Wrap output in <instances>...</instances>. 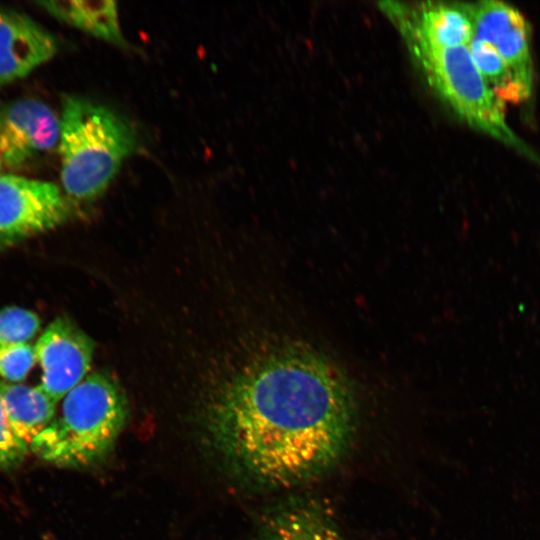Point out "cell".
I'll list each match as a JSON object with an SVG mask.
<instances>
[{
  "label": "cell",
  "instance_id": "6da1fadb",
  "mask_svg": "<svg viewBox=\"0 0 540 540\" xmlns=\"http://www.w3.org/2000/svg\"><path fill=\"white\" fill-rule=\"evenodd\" d=\"M355 425L347 379L322 355L284 347L224 382L206 411L212 444L242 476L270 487L314 479L344 455Z\"/></svg>",
  "mask_w": 540,
  "mask_h": 540
},
{
  "label": "cell",
  "instance_id": "4fadbf2b",
  "mask_svg": "<svg viewBox=\"0 0 540 540\" xmlns=\"http://www.w3.org/2000/svg\"><path fill=\"white\" fill-rule=\"evenodd\" d=\"M468 47L484 81L501 103L516 104L530 96L493 46L473 38Z\"/></svg>",
  "mask_w": 540,
  "mask_h": 540
},
{
  "label": "cell",
  "instance_id": "2e32d148",
  "mask_svg": "<svg viewBox=\"0 0 540 540\" xmlns=\"http://www.w3.org/2000/svg\"><path fill=\"white\" fill-rule=\"evenodd\" d=\"M28 448L13 432L0 398V470L10 471L19 467Z\"/></svg>",
  "mask_w": 540,
  "mask_h": 540
},
{
  "label": "cell",
  "instance_id": "7a4b0ae2",
  "mask_svg": "<svg viewBox=\"0 0 540 540\" xmlns=\"http://www.w3.org/2000/svg\"><path fill=\"white\" fill-rule=\"evenodd\" d=\"M128 413L126 396L116 380L102 371L94 372L63 398L60 415L29 448L61 467L92 466L113 450Z\"/></svg>",
  "mask_w": 540,
  "mask_h": 540
},
{
  "label": "cell",
  "instance_id": "e0dca14e",
  "mask_svg": "<svg viewBox=\"0 0 540 540\" xmlns=\"http://www.w3.org/2000/svg\"><path fill=\"white\" fill-rule=\"evenodd\" d=\"M2 164H3V161H2V159L0 157V171H1V168H2Z\"/></svg>",
  "mask_w": 540,
  "mask_h": 540
},
{
  "label": "cell",
  "instance_id": "9c48e42d",
  "mask_svg": "<svg viewBox=\"0 0 540 540\" xmlns=\"http://www.w3.org/2000/svg\"><path fill=\"white\" fill-rule=\"evenodd\" d=\"M56 51L53 35L34 19L0 5V87L26 77Z\"/></svg>",
  "mask_w": 540,
  "mask_h": 540
},
{
  "label": "cell",
  "instance_id": "7c38bea8",
  "mask_svg": "<svg viewBox=\"0 0 540 540\" xmlns=\"http://www.w3.org/2000/svg\"><path fill=\"white\" fill-rule=\"evenodd\" d=\"M53 17L97 38L125 46L114 1L38 2Z\"/></svg>",
  "mask_w": 540,
  "mask_h": 540
},
{
  "label": "cell",
  "instance_id": "8fae6325",
  "mask_svg": "<svg viewBox=\"0 0 540 540\" xmlns=\"http://www.w3.org/2000/svg\"><path fill=\"white\" fill-rule=\"evenodd\" d=\"M0 398L13 432L28 447L55 417L57 402L40 385L0 380Z\"/></svg>",
  "mask_w": 540,
  "mask_h": 540
},
{
  "label": "cell",
  "instance_id": "52a82bcc",
  "mask_svg": "<svg viewBox=\"0 0 540 540\" xmlns=\"http://www.w3.org/2000/svg\"><path fill=\"white\" fill-rule=\"evenodd\" d=\"M464 5L473 22V38L493 46L530 95L533 64L530 29L525 17L518 9L502 1L484 0Z\"/></svg>",
  "mask_w": 540,
  "mask_h": 540
},
{
  "label": "cell",
  "instance_id": "5bb4252c",
  "mask_svg": "<svg viewBox=\"0 0 540 540\" xmlns=\"http://www.w3.org/2000/svg\"><path fill=\"white\" fill-rule=\"evenodd\" d=\"M40 318L30 310L6 307L0 310V346L27 343L39 330Z\"/></svg>",
  "mask_w": 540,
  "mask_h": 540
},
{
  "label": "cell",
  "instance_id": "3957f363",
  "mask_svg": "<svg viewBox=\"0 0 540 540\" xmlns=\"http://www.w3.org/2000/svg\"><path fill=\"white\" fill-rule=\"evenodd\" d=\"M59 148L61 181L73 200L105 191L136 148L133 127L114 111L77 96L62 101Z\"/></svg>",
  "mask_w": 540,
  "mask_h": 540
},
{
  "label": "cell",
  "instance_id": "277c9868",
  "mask_svg": "<svg viewBox=\"0 0 540 540\" xmlns=\"http://www.w3.org/2000/svg\"><path fill=\"white\" fill-rule=\"evenodd\" d=\"M429 85L471 127L535 157L506 122L504 104L484 81L468 45L446 47L397 26Z\"/></svg>",
  "mask_w": 540,
  "mask_h": 540
},
{
  "label": "cell",
  "instance_id": "30bf717a",
  "mask_svg": "<svg viewBox=\"0 0 540 540\" xmlns=\"http://www.w3.org/2000/svg\"><path fill=\"white\" fill-rule=\"evenodd\" d=\"M260 540H345L332 517L318 504L299 501L271 513Z\"/></svg>",
  "mask_w": 540,
  "mask_h": 540
},
{
  "label": "cell",
  "instance_id": "9a60e30c",
  "mask_svg": "<svg viewBox=\"0 0 540 540\" xmlns=\"http://www.w3.org/2000/svg\"><path fill=\"white\" fill-rule=\"evenodd\" d=\"M36 361L35 347L28 343L0 346V376L11 383L23 381Z\"/></svg>",
  "mask_w": 540,
  "mask_h": 540
},
{
  "label": "cell",
  "instance_id": "8992f818",
  "mask_svg": "<svg viewBox=\"0 0 540 540\" xmlns=\"http://www.w3.org/2000/svg\"><path fill=\"white\" fill-rule=\"evenodd\" d=\"M34 347L42 370L40 386L58 402L86 377L95 344L72 320L58 317Z\"/></svg>",
  "mask_w": 540,
  "mask_h": 540
},
{
  "label": "cell",
  "instance_id": "ba28073f",
  "mask_svg": "<svg viewBox=\"0 0 540 540\" xmlns=\"http://www.w3.org/2000/svg\"><path fill=\"white\" fill-rule=\"evenodd\" d=\"M60 139V119L45 103L19 99L0 108V157L17 168L50 151Z\"/></svg>",
  "mask_w": 540,
  "mask_h": 540
},
{
  "label": "cell",
  "instance_id": "5b68a950",
  "mask_svg": "<svg viewBox=\"0 0 540 540\" xmlns=\"http://www.w3.org/2000/svg\"><path fill=\"white\" fill-rule=\"evenodd\" d=\"M67 216V201L54 183L0 175V247L54 229Z\"/></svg>",
  "mask_w": 540,
  "mask_h": 540
}]
</instances>
